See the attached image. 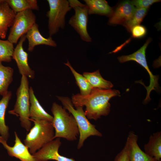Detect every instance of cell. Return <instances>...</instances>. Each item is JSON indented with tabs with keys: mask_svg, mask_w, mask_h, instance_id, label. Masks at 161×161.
<instances>
[{
	"mask_svg": "<svg viewBox=\"0 0 161 161\" xmlns=\"http://www.w3.org/2000/svg\"><path fill=\"white\" fill-rule=\"evenodd\" d=\"M16 14L5 0L0 3V38H6L8 28L12 26Z\"/></svg>",
	"mask_w": 161,
	"mask_h": 161,
	"instance_id": "9a60e30c",
	"label": "cell"
},
{
	"mask_svg": "<svg viewBox=\"0 0 161 161\" xmlns=\"http://www.w3.org/2000/svg\"><path fill=\"white\" fill-rule=\"evenodd\" d=\"M26 34L21 36L14 48L12 58L16 61L19 73L31 79L35 77V73L29 66L28 63V54L23 47V44L26 39Z\"/></svg>",
	"mask_w": 161,
	"mask_h": 161,
	"instance_id": "8fae6325",
	"label": "cell"
},
{
	"mask_svg": "<svg viewBox=\"0 0 161 161\" xmlns=\"http://www.w3.org/2000/svg\"><path fill=\"white\" fill-rule=\"evenodd\" d=\"M114 161H130L129 158V145L127 139L124 146L116 155Z\"/></svg>",
	"mask_w": 161,
	"mask_h": 161,
	"instance_id": "4316f807",
	"label": "cell"
},
{
	"mask_svg": "<svg viewBox=\"0 0 161 161\" xmlns=\"http://www.w3.org/2000/svg\"><path fill=\"white\" fill-rule=\"evenodd\" d=\"M154 161H161V160H155Z\"/></svg>",
	"mask_w": 161,
	"mask_h": 161,
	"instance_id": "4dcf8cb0",
	"label": "cell"
},
{
	"mask_svg": "<svg viewBox=\"0 0 161 161\" xmlns=\"http://www.w3.org/2000/svg\"><path fill=\"white\" fill-rule=\"evenodd\" d=\"M148 8H136L130 19L124 25L129 32L134 26L139 25L146 15Z\"/></svg>",
	"mask_w": 161,
	"mask_h": 161,
	"instance_id": "484cf974",
	"label": "cell"
},
{
	"mask_svg": "<svg viewBox=\"0 0 161 161\" xmlns=\"http://www.w3.org/2000/svg\"><path fill=\"white\" fill-rule=\"evenodd\" d=\"M12 95L10 91H8L3 95L0 100V134L1 136L7 140L9 136V127L5 124V116L6 109Z\"/></svg>",
	"mask_w": 161,
	"mask_h": 161,
	"instance_id": "ffe728a7",
	"label": "cell"
},
{
	"mask_svg": "<svg viewBox=\"0 0 161 161\" xmlns=\"http://www.w3.org/2000/svg\"><path fill=\"white\" fill-rule=\"evenodd\" d=\"M115 96H120L119 90L93 88L88 95L83 96L79 93L73 95L71 100L75 108L86 106L84 112L88 119L97 120L101 116L109 114L111 107L109 101Z\"/></svg>",
	"mask_w": 161,
	"mask_h": 161,
	"instance_id": "6da1fadb",
	"label": "cell"
},
{
	"mask_svg": "<svg viewBox=\"0 0 161 161\" xmlns=\"http://www.w3.org/2000/svg\"><path fill=\"white\" fill-rule=\"evenodd\" d=\"M33 121L34 126L24 140V144L32 154L54 139L55 136L52 123L44 120Z\"/></svg>",
	"mask_w": 161,
	"mask_h": 161,
	"instance_id": "277c9868",
	"label": "cell"
},
{
	"mask_svg": "<svg viewBox=\"0 0 161 161\" xmlns=\"http://www.w3.org/2000/svg\"><path fill=\"white\" fill-rule=\"evenodd\" d=\"M36 20V16L32 10L17 13L11 27L7 40L13 44H16L18 39L26 34L35 23Z\"/></svg>",
	"mask_w": 161,
	"mask_h": 161,
	"instance_id": "ba28073f",
	"label": "cell"
},
{
	"mask_svg": "<svg viewBox=\"0 0 161 161\" xmlns=\"http://www.w3.org/2000/svg\"><path fill=\"white\" fill-rule=\"evenodd\" d=\"M130 32L133 38H142L146 35L147 30L144 26L139 24L133 27Z\"/></svg>",
	"mask_w": 161,
	"mask_h": 161,
	"instance_id": "83f0119b",
	"label": "cell"
},
{
	"mask_svg": "<svg viewBox=\"0 0 161 161\" xmlns=\"http://www.w3.org/2000/svg\"><path fill=\"white\" fill-rule=\"evenodd\" d=\"M144 152L149 156L157 160L161 159V131L150 135L148 143L144 146Z\"/></svg>",
	"mask_w": 161,
	"mask_h": 161,
	"instance_id": "ac0fdd59",
	"label": "cell"
},
{
	"mask_svg": "<svg viewBox=\"0 0 161 161\" xmlns=\"http://www.w3.org/2000/svg\"><path fill=\"white\" fill-rule=\"evenodd\" d=\"M83 75L93 88L109 89L113 86L111 82L104 79L102 77L99 70L92 72H84Z\"/></svg>",
	"mask_w": 161,
	"mask_h": 161,
	"instance_id": "44dd1931",
	"label": "cell"
},
{
	"mask_svg": "<svg viewBox=\"0 0 161 161\" xmlns=\"http://www.w3.org/2000/svg\"><path fill=\"white\" fill-rule=\"evenodd\" d=\"M26 36L28 41V50L30 52H32L34 47L38 45H44L52 47L57 46L52 37L45 38L42 35L39 31L38 25L36 23L27 32Z\"/></svg>",
	"mask_w": 161,
	"mask_h": 161,
	"instance_id": "5bb4252c",
	"label": "cell"
},
{
	"mask_svg": "<svg viewBox=\"0 0 161 161\" xmlns=\"http://www.w3.org/2000/svg\"><path fill=\"white\" fill-rule=\"evenodd\" d=\"M29 88L27 77L22 75L20 84L16 92V100L14 109L9 112L11 114L19 116L21 126L29 131L31 126L30 117Z\"/></svg>",
	"mask_w": 161,
	"mask_h": 161,
	"instance_id": "5b68a950",
	"label": "cell"
},
{
	"mask_svg": "<svg viewBox=\"0 0 161 161\" xmlns=\"http://www.w3.org/2000/svg\"><path fill=\"white\" fill-rule=\"evenodd\" d=\"M30 117L32 120H44L52 123L53 117L46 112L35 97L33 89L29 88Z\"/></svg>",
	"mask_w": 161,
	"mask_h": 161,
	"instance_id": "2e32d148",
	"label": "cell"
},
{
	"mask_svg": "<svg viewBox=\"0 0 161 161\" xmlns=\"http://www.w3.org/2000/svg\"><path fill=\"white\" fill-rule=\"evenodd\" d=\"M64 108L73 116L77 123L79 129V139L77 148L80 149L83 145L85 140L91 136H102V133L92 124L86 116L83 106L74 108L71 99L68 97L57 96Z\"/></svg>",
	"mask_w": 161,
	"mask_h": 161,
	"instance_id": "3957f363",
	"label": "cell"
},
{
	"mask_svg": "<svg viewBox=\"0 0 161 161\" xmlns=\"http://www.w3.org/2000/svg\"><path fill=\"white\" fill-rule=\"evenodd\" d=\"M75 13L69 19L68 23L79 34L81 39L86 42H91L92 38L87 31L88 9L85 4L77 0L68 1Z\"/></svg>",
	"mask_w": 161,
	"mask_h": 161,
	"instance_id": "52a82bcc",
	"label": "cell"
},
{
	"mask_svg": "<svg viewBox=\"0 0 161 161\" xmlns=\"http://www.w3.org/2000/svg\"><path fill=\"white\" fill-rule=\"evenodd\" d=\"M160 1L159 0H134L131 1L136 8H148L153 3Z\"/></svg>",
	"mask_w": 161,
	"mask_h": 161,
	"instance_id": "f1b7e54d",
	"label": "cell"
},
{
	"mask_svg": "<svg viewBox=\"0 0 161 161\" xmlns=\"http://www.w3.org/2000/svg\"><path fill=\"white\" fill-rule=\"evenodd\" d=\"M136 8L131 1H126L120 4L109 17L110 25H124L131 18Z\"/></svg>",
	"mask_w": 161,
	"mask_h": 161,
	"instance_id": "4fadbf2b",
	"label": "cell"
},
{
	"mask_svg": "<svg viewBox=\"0 0 161 161\" xmlns=\"http://www.w3.org/2000/svg\"><path fill=\"white\" fill-rule=\"evenodd\" d=\"M61 144L60 138H56L32 155L37 161H47L50 160L56 161H75L72 158H69L59 154L58 149Z\"/></svg>",
	"mask_w": 161,
	"mask_h": 161,
	"instance_id": "30bf717a",
	"label": "cell"
},
{
	"mask_svg": "<svg viewBox=\"0 0 161 161\" xmlns=\"http://www.w3.org/2000/svg\"><path fill=\"white\" fill-rule=\"evenodd\" d=\"M13 69L5 66L0 61V95L2 96L7 92L8 87L13 79Z\"/></svg>",
	"mask_w": 161,
	"mask_h": 161,
	"instance_id": "7402d4cb",
	"label": "cell"
},
{
	"mask_svg": "<svg viewBox=\"0 0 161 161\" xmlns=\"http://www.w3.org/2000/svg\"><path fill=\"white\" fill-rule=\"evenodd\" d=\"M64 64L69 68L73 75L76 83L79 88L80 94L83 96L89 95L93 88L87 79L83 75L80 74L75 70L68 61Z\"/></svg>",
	"mask_w": 161,
	"mask_h": 161,
	"instance_id": "cb8c5ba5",
	"label": "cell"
},
{
	"mask_svg": "<svg viewBox=\"0 0 161 161\" xmlns=\"http://www.w3.org/2000/svg\"><path fill=\"white\" fill-rule=\"evenodd\" d=\"M51 111L53 115L52 124L55 130L54 139L62 138L69 141L76 140L79 132L73 116L55 102L53 103Z\"/></svg>",
	"mask_w": 161,
	"mask_h": 161,
	"instance_id": "7a4b0ae2",
	"label": "cell"
},
{
	"mask_svg": "<svg viewBox=\"0 0 161 161\" xmlns=\"http://www.w3.org/2000/svg\"><path fill=\"white\" fill-rule=\"evenodd\" d=\"M127 139L129 145L130 161H154L156 159L147 155L137 144L138 136L132 131L129 132Z\"/></svg>",
	"mask_w": 161,
	"mask_h": 161,
	"instance_id": "e0dca14e",
	"label": "cell"
},
{
	"mask_svg": "<svg viewBox=\"0 0 161 161\" xmlns=\"http://www.w3.org/2000/svg\"><path fill=\"white\" fill-rule=\"evenodd\" d=\"M49 10L46 16L48 18L49 36L58 32L60 28L64 29L65 24V16L72 9L66 0H47Z\"/></svg>",
	"mask_w": 161,
	"mask_h": 161,
	"instance_id": "8992f818",
	"label": "cell"
},
{
	"mask_svg": "<svg viewBox=\"0 0 161 161\" xmlns=\"http://www.w3.org/2000/svg\"><path fill=\"white\" fill-rule=\"evenodd\" d=\"M4 0H0V3L4 1Z\"/></svg>",
	"mask_w": 161,
	"mask_h": 161,
	"instance_id": "f546056e",
	"label": "cell"
},
{
	"mask_svg": "<svg viewBox=\"0 0 161 161\" xmlns=\"http://www.w3.org/2000/svg\"><path fill=\"white\" fill-rule=\"evenodd\" d=\"M14 134L15 143L13 146L9 145L7 141L0 136V143L7 150L9 155L18 159L21 161H37L30 153L28 148L22 143L16 131Z\"/></svg>",
	"mask_w": 161,
	"mask_h": 161,
	"instance_id": "7c38bea8",
	"label": "cell"
},
{
	"mask_svg": "<svg viewBox=\"0 0 161 161\" xmlns=\"http://www.w3.org/2000/svg\"><path fill=\"white\" fill-rule=\"evenodd\" d=\"M151 41L150 38H148L142 47L133 54L119 56L117 58L119 62L121 63L131 61H135L141 65L148 72L150 77V82L149 85L145 87L147 91V94L144 100L145 102L150 100L149 95L151 92L158 88V76L153 75L147 65L146 58V50Z\"/></svg>",
	"mask_w": 161,
	"mask_h": 161,
	"instance_id": "9c48e42d",
	"label": "cell"
},
{
	"mask_svg": "<svg viewBox=\"0 0 161 161\" xmlns=\"http://www.w3.org/2000/svg\"><path fill=\"white\" fill-rule=\"evenodd\" d=\"M5 1L16 14L27 10H39L36 0H5Z\"/></svg>",
	"mask_w": 161,
	"mask_h": 161,
	"instance_id": "603a6c76",
	"label": "cell"
},
{
	"mask_svg": "<svg viewBox=\"0 0 161 161\" xmlns=\"http://www.w3.org/2000/svg\"><path fill=\"white\" fill-rule=\"evenodd\" d=\"M14 49L13 44L8 40L0 39V61H11Z\"/></svg>",
	"mask_w": 161,
	"mask_h": 161,
	"instance_id": "d4e9b609",
	"label": "cell"
},
{
	"mask_svg": "<svg viewBox=\"0 0 161 161\" xmlns=\"http://www.w3.org/2000/svg\"><path fill=\"white\" fill-rule=\"evenodd\" d=\"M88 9L89 15L96 14L109 17L113 12L112 8L105 0H84Z\"/></svg>",
	"mask_w": 161,
	"mask_h": 161,
	"instance_id": "d6986e66",
	"label": "cell"
}]
</instances>
